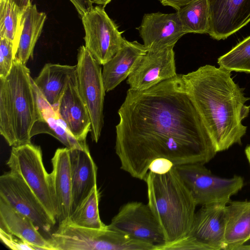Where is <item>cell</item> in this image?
Listing matches in <instances>:
<instances>
[{"label": "cell", "instance_id": "obj_29", "mask_svg": "<svg viewBox=\"0 0 250 250\" xmlns=\"http://www.w3.org/2000/svg\"><path fill=\"white\" fill-rule=\"evenodd\" d=\"M14 59L13 42L5 38H0V79L9 74Z\"/></svg>", "mask_w": 250, "mask_h": 250}, {"label": "cell", "instance_id": "obj_22", "mask_svg": "<svg viewBox=\"0 0 250 250\" xmlns=\"http://www.w3.org/2000/svg\"><path fill=\"white\" fill-rule=\"evenodd\" d=\"M36 89L41 116L32 128L31 137L40 134H48L69 149H89L86 143L81 142L72 136L55 109L47 103L37 87Z\"/></svg>", "mask_w": 250, "mask_h": 250}, {"label": "cell", "instance_id": "obj_38", "mask_svg": "<svg viewBox=\"0 0 250 250\" xmlns=\"http://www.w3.org/2000/svg\"></svg>", "mask_w": 250, "mask_h": 250}, {"label": "cell", "instance_id": "obj_16", "mask_svg": "<svg viewBox=\"0 0 250 250\" xmlns=\"http://www.w3.org/2000/svg\"><path fill=\"white\" fill-rule=\"evenodd\" d=\"M54 108L72 136L81 142L86 143L87 134L91 130V122L79 92L76 73L69 78L57 105Z\"/></svg>", "mask_w": 250, "mask_h": 250}, {"label": "cell", "instance_id": "obj_34", "mask_svg": "<svg viewBox=\"0 0 250 250\" xmlns=\"http://www.w3.org/2000/svg\"><path fill=\"white\" fill-rule=\"evenodd\" d=\"M16 4L21 10H24L31 3V0H10Z\"/></svg>", "mask_w": 250, "mask_h": 250}, {"label": "cell", "instance_id": "obj_30", "mask_svg": "<svg viewBox=\"0 0 250 250\" xmlns=\"http://www.w3.org/2000/svg\"><path fill=\"white\" fill-rule=\"evenodd\" d=\"M14 236L0 230L1 241L9 248L12 250H31L33 248L21 239L14 238Z\"/></svg>", "mask_w": 250, "mask_h": 250}, {"label": "cell", "instance_id": "obj_11", "mask_svg": "<svg viewBox=\"0 0 250 250\" xmlns=\"http://www.w3.org/2000/svg\"><path fill=\"white\" fill-rule=\"evenodd\" d=\"M0 198L30 218L42 231L49 232L56 223L25 181L13 171L0 177Z\"/></svg>", "mask_w": 250, "mask_h": 250}, {"label": "cell", "instance_id": "obj_15", "mask_svg": "<svg viewBox=\"0 0 250 250\" xmlns=\"http://www.w3.org/2000/svg\"><path fill=\"white\" fill-rule=\"evenodd\" d=\"M138 29L147 50L174 46L186 34L176 12L145 14Z\"/></svg>", "mask_w": 250, "mask_h": 250}, {"label": "cell", "instance_id": "obj_26", "mask_svg": "<svg viewBox=\"0 0 250 250\" xmlns=\"http://www.w3.org/2000/svg\"><path fill=\"white\" fill-rule=\"evenodd\" d=\"M99 199L100 193L97 186H96L75 208L69 219L65 221L81 227L104 228L106 225L103 223L100 217Z\"/></svg>", "mask_w": 250, "mask_h": 250}, {"label": "cell", "instance_id": "obj_10", "mask_svg": "<svg viewBox=\"0 0 250 250\" xmlns=\"http://www.w3.org/2000/svg\"><path fill=\"white\" fill-rule=\"evenodd\" d=\"M102 5L93 6L81 17L85 47L101 64L109 61L122 47L125 39Z\"/></svg>", "mask_w": 250, "mask_h": 250}, {"label": "cell", "instance_id": "obj_31", "mask_svg": "<svg viewBox=\"0 0 250 250\" xmlns=\"http://www.w3.org/2000/svg\"><path fill=\"white\" fill-rule=\"evenodd\" d=\"M174 166L170 160L159 158L152 161L149 166V171L157 174H164L169 171Z\"/></svg>", "mask_w": 250, "mask_h": 250}, {"label": "cell", "instance_id": "obj_1", "mask_svg": "<svg viewBox=\"0 0 250 250\" xmlns=\"http://www.w3.org/2000/svg\"><path fill=\"white\" fill-rule=\"evenodd\" d=\"M118 113L115 152L134 178L145 181L157 158L205 164L217 153L182 74L146 90L129 88Z\"/></svg>", "mask_w": 250, "mask_h": 250}, {"label": "cell", "instance_id": "obj_9", "mask_svg": "<svg viewBox=\"0 0 250 250\" xmlns=\"http://www.w3.org/2000/svg\"><path fill=\"white\" fill-rule=\"evenodd\" d=\"M226 205L202 206L195 213L188 234L177 241L164 244L163 250H223Z\"/></svg>", "mask_w": 250, "mask_h": 250}, {"label": "cell", "instance_id": "obj_24", "mask_svg": "<svg viewBox=\"0 0 250 250\" xmlns=\"http://www.w3.org/2000/svg\"><path fill=\"white\" fill-rule=\"evenodd\" d=\"M76 72V65L46 63L34 83L47 103L53 107L58 104L70 76Z\"/></svg>", "mask_w": 250, "mask_h": 250}, {"label": "cell", "instance_id": "obj_7", "mask_svg": "<svg viewBox=\"0 0 250 250\" xmlns=\"http://www.w3.org/2000/svg\"><path fill=\"white\" fill-rule=\"evenodd\" d=\"M197 205L228 204L230 197L240 190L244 180L235 175L229 178L215 175L200 163L175 166Z\"/></svg>", "mask_w": 250, "mask_h": 250}, {"label": "cell", "instance_id": "obj_13", "mask_svg": "<svg viewBox=\"0 0 250 250\" xmlns=\"http://www.w3.org/2000/svg\"><path fill=\"white\" fill-rule=\"evenodd\" d=\"M174 47L147 50L127 78L129 88L146 90L176 76Z\"/></svg>", "mask_w": 250, "mask_h": 250}, {"label": "cell", "instance_id": "obj_4", "mask_svg": "<svg viewBox=\"0 0 250 250\" xmlns=\"http://www.w3.org/2000/svg\"><path fill=\"white\" fill-rule=\"evenodd\" d=\"M145 181L147 204L162 228L165 244L187 236L193 223L197 204L175 166L164 174L149 171Z\"/></svg>", "mask_w": 250, "mask_h": 250}, {"label": "cell", "instance_id": "obj_32", "mask_svg": "<svg viewBox=\"0 0 250 250\" xmlns=\"http://www.w3.org/2000/svg\"><path fill=\"white\" fill-rule=\"evenodd\" d=\"M81 17L90 10L93 3L90 0H69Z\"/></svg>", "mask_w": 250, "mask_h": 250}, {"label": "cell", "instance_id": "obj_18", "mask_svg": "<svg viewBox=\"0 0 250 250\" xmlns=\"http://www.w3.org/2000/svg\"><path fill=\"white\" fill-rule=\"evenodd\" d=\"M0 230L11 234L32 247L34 250H53L48 239L26 216L0 198Z\"/></svg>", "mask_w": 250, "mask_h": 250}, {"label": "cell", "instance_id": "obj_19", "mask_svg": "<svg viewBox=\"0 0 250 250\" xmlns=\"http://www.w3.org/2000/svg\"><path fill=\"white\" fill-rule=\"evenodd\" d=\"M147 50L137 41L125 40L122 47L103 65L102 75L106 92L116 88L128 78Z\"/></svg>", "mask_w": 250, "mask_h": 250}, {"label": "cell", "instance_id": "obj_28", "mask_svg": "<svg viewBox=\"0 0 250 250\" xmlns=\"http://www.w3.org/2000/svg\"><path fill=\"white\" fill-rule=\"evenodd\" d=\"M219 67L230 71L250 73V36L218 59Z\"/></svg>", "mask_w": 250, "mask_h": 250}, {"label": "cell", "instance_id": "obj_20", "mask_svg": "<svg viewBox=\"0 0 250 250\" xmlns=\"http://www.w3.org/2000/svg\"><path fill=\"white\" fill-rule=\"evenodd\" d=\"M69 155L72 181V213L97 186V167L89 149H69Z\"/></svg>", "mask_w": 250, "mask_h": 250}, {"label": "cell", "instance_id": "obj_21", "mask_svg": "<svg viewBox=\"0 0 250 250\" xmlns=\"http://www.w3.org/2000/svg\"><path fill=\"white\" fill-rule=\"evenodd\" d=\"M250 240V201H230L225 207L224 250H238Z\"/></svg>", "mask_w": 250, "mask_h": 250}, {"label": "cell", "instance_id": "obj_3", "mask_svg": "<svg viewBox=\"0 0 250 250\" xmlns=\"http://www.w3.org/2000/svg\"><path fill=\"white\" fill-rule=\"evenodd\" d=\"M41 116L36 87L29 68L15 59L0 79V133L9 146L31 143V131Z\"/></svg>", "mask_w": 250, "mask_h": 250}, {"label": "cell", "instance_id": "obj_14", "mask_svg": "<svg viewBox=\"0 0 250 250\" xmlns=\"http://www.w3.org/2000/svg\"><path fill=\"white\" fill-rule=\"evenodd\" d=\"M210 27L208 34L225 40L250 22V0H208Z\"/></svg>", "mask_w": 250, "mask_h": 250}, {"label": "cell", "instance_id": "obj_37", "mask_svg": "<svg viewBox=\"0 0 250 250\" xmlns=\"http://www.w3.org/2000/svg\"><path fill=\"white\" fill-rule=\"evenodd\" d=\"M238 250H250V245H243V246L240 247Z\"/></svg>", "mask_w": 250, "mask_h": 250}, {"label": "cell", "instance_id": "obj_17", "mask_svg": "<svg viewBox=\"0 0 250 250\" xmlns=\"http://www.w3.org/2000/svg\"><path fill=\"white\" fill-rule=\"evenodd\" d=\"M50 181L58 210L59 224L67 221L71 213L72 181L69 149L58 148L51 159Z\"/></svg>", "mask_w": 250, "mask_h": 250}, {"label": "cell", "instance_id": "obj_33", "mask_svg": "<svg viewBox=\"0 0 250 250\" xmlns=\"http://www.w3.org/2000/svg\"><path fill=\"white\" fill-rule=\"evenodd\" d=\"M164 6H169L177 10L181 7L187 4L193 0H159Z\"/></svg>", "mask_w": 250, "mask_h": 250}, {"label": "cell", "instance_id": "obj_35", "mask_svg": "<svg viewBox=\"0 0 250 250\" xmlns=\"http://www.w3.org/2000/svg\"><path fill=\"white\" fill-rule=\"evenodd\" d=\"M92 3L105 7L111 0H90Z\"/></svg>", "mask_w": 250, "mask_h": 250}, {"label": "cell", "instance_id": "obj_6", "mask_svg": "<svg viewBox=\"0 0 250 250\" xmlns=\"http://www.w3.org/2000/svg\"><path fill=\"white\" fill-rule=\"evenodd\" d=\"M6 165L19 174L56 221L58 210L50 181L43 165L42 149L31 143L12 147Z\"/></svg>", "mask_w": 250, "mask_h": 250}, {"label": "cell", "instance_id": "obj_12", "mask_svg": "<svg viewBox=\"0 0 250 250\" xmlns=\"http://www.w3.org/2000/svg\"><path fill=\"white\" fill-rule=\"evenodd\" d=\"M109 226L154 248L166 243L162 228L148 204L139 202L125 204Z\"/></svg>", "mask_w": 250, "mask_h": 250}, {"label": "cell", "instance_id": "obj_27", "mask_svg": "<svg viewBox=\"0 0 250 250\" xmlns=\"http://www.w3.org/2000/svg\"><path fill=\"white\" fill-rule=\"evenodd\" d=\"M22 11L10 0H0V38L13 42L15 58Z\"/></svg>", "mask_w": 250, "mask_h": 250}, {"label": "cell", "instance_id": "obj_23", "mask_svg": "<svg viewBox=\"0 0 250 250\" xmlns=\"http://www.w3.org/2000/svg\"><path fill=\"white\" fill-rule=\"evenodd\" d=\"M46 17L45 13L38 10L36 4L31 3L23 10L15 59L26 64L32 57Z\"/></svg>", "mask_w": 250, "mask_h": 250}, {"label": "cell", "instance_id": "obj_25", "mask_svg": "<svg viewBox=\"0 0 250 250\" xmlns=\"http://www.w3.org/2000/svg\"><path fill=\"white\" fill-rule=\"evenodd\" d=\"M176 12L186 34L208 33L210 21L208 0H193Z\"/></svg>", "mask_w": 250, "mask_h": 250}, {"label": "cell", "instance_id": "obj_36", "mask_svg": "<svg viewBox=\"0 0 250 250\" xmlns=\"http://www.w3.org/2000/svg\"><path fill=\"white\" fill-rule=\"evenodd\" d=\"M245 154L246 155L247 158L250 163V145L248 146L245 149Z\"/></svg>", "mask_w": 250, "mask_h": 250}, {"label": "cell", "instance_id": "obj_2", "mask_svg": "<svg viewBox=\"0 0 250 250\" xmlns=\"http://www.w3.org/2000/svg\"><path fill=\"white\" fill-rule=\"evenodd\" d=\"M231 71L206 64L182 74L183 79L216 152L241 144L247 127L242 124L250 111L244 89Z\"/></svg>", "mask_w": 250, "mask_h": 250}, {"label": "cell", "instance_id": "obj_8", "mask_svg": "<svg viewBox=\"0 0 250 250\" xmlns=\"http://www.w3.org/2000/svg\"><path fill=\"white\" fill-rule=\"evenodd\" d=\"M76 77L79 93L91 119V137L97 143L104 125V104L106 92L101 64L84 45L78 50Z\"/></svg>", "mask_w": 250, "mask_h": 250}, {"label": "cell", "instance_id": "obj_5", "mask_svg": "<svg viewBox=\"0 0 250 250\" xmlns=\"http://www.w3.org/2000/svg\"><path fill=\"white\" fill-rule=\"evenodd\" d=\"M53 250H153L151 244L133 239L106 225L103 229L79 227L65 221L48 239Z\"/></svg>", "mask_w": 250, "mask_h": 250}]
</instances>
